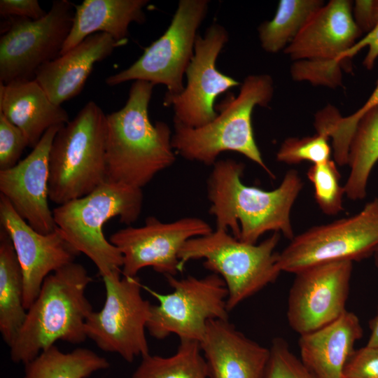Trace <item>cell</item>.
Here are the masks:
<instances>
[{
  "label": "cell",
  "mask_w": 378,
  "mask_h": 378,
  "mask_svg": "<svg viewBox=\"0 0 378 378\" xmlns=\"http://www.w3.org/2000/svg\"><path fill=\"white\" fill-rule=\"evenodd\" d=\"M245 165L233 159L218 160L206 183L209 213L216 229L231 231L239 240L257 244L267 232L295 235L290 220L292 207L303 187L295 169L288 170L280 185L265 190L245 185L241 178Z\"/></svg>",
  "instance_id": "6da1fadb"
},
{
  "label": "cell",
  "mask_w": 378,
  "mask_h": 378,
  "mask_svg": "<svg viewBox=\"0 0 378 378\" xmlns=\"http://www.w3.org/2000/svg\"><path fill=\"white\" fill-rule=\"evenodd\" d=\"M154 86L134 80L125 106L106 115L107 181L142 189L176 160L169 126L149 118Z\"/></svg>",
  "instance_id": "7a4b0ae2"
},
{
  "label": "cell",
  "mask_w": 378,
  "mask_h": 378,
  "mask_svg": "<svg viewBox=\"0 0 378 378\" xmlns=\"http://www.w3.org/2000/svg\"><path fill=\"white\" fill-rule=\"evenodd\" d=\"M85 267L71 262L48 275L9 346L13 363L25 365L57 341L80 344L93 311L85 295L92 282Z\"/></svg>",
  "instance_id": "3957f363"
},
{
  "label": "cell",
  "mask_w": 378,
  "mask_h": 378,
  "mask_svg": "<svg viewBox=\"0 0 378 378\" xmlns=\"http://www.w3.org/2000/svg\"><path fill=\"white\" fill-rule=\"evenodd\" d=\"M274 94V82L268 74L249 75L241 83L238 95L225 104L208 124L189 127L174 123V150L187 160L213 166L225 151L239 153L253 161L272 178L255 142L252 113L256 106H267Z\"/></svg>",
  "instance_id": "277c9868"
},
{
  "label": "cell",
  "mask_w": 378,
  "mask_h": 378,
  "mask_svg": "<svg viewBox=\"0 0 378 378\" xmlns=\"http://www.w3.org/2000/svg\"><path fill=\"white\" fill-rule=\"evenodd\" d=\"M143 202L142 189L106 181L90 194L57 206L52 214L69 244L104 276L121 271L123 264L119 249L104 236V224L118 217L130 226L139 218Z\"/></svg>",
  "instance_id": "5b68a950"
},
{
  "label": "cell",
  "mask_w": 378,
  "mask_h": 378,
  "mask_svg": "<svg viewBox=\"0 0 378 378\" xmlns=\"http://www.w3.org/2000/svg\"><path fill=\"white\" fill-rule=\"evenodd\" d=\"M106 115L88 102L57 132L49 155V199L58 206L106 181Z\"/></svg>",
  "instance_id": "8992f818"
},
{
  "label": "cell",
  "mask_w": 378,
  "mask_h": 378,
  "mask_svg": "<svg viewBox=\"0 0 378 378\" xmlns=\"http://www.w3.org/2000/svg\"><path fill=\"white\" fill-rule=\"evenodd\" d=\"M280 238L281 233L273 232L260 244H248L228 231L216 229L183 245L178 254L180 270L190 260L204 259V267L223 280L230 312L276 280L281 272L275 251Z\"/></svg>",
  "instance_id": "52a82bcc"
},
{
  "label": "cell",
  "mask_w": 378,
  "mask_h": 378,
  "mask_svg": "<svg viewBox=\"0 0 378 378\" xmlns=\"http://www.w3.org/2000/svg\"><path fill=\"white\" fill-rule=\"evenodd\" d=\"M165 278L173 288L171 293L162 294L142 286L159 302L152 304L146 325L153 337L162 340L174 334L180 340L200 343L209 321L228 320V291L219 275L212 273L202 278Z\"/></svg>",
  "instance_id": "ba28073f"
},
{
  "label": "cell",
  "mask_w": 378,
  "mask_h": 378,
  "mask_svg": "<svg viewBox=\"0 0 378 378\" xmlns=\"http://www.w3.org/2000/svg\"><path fill=\"white\" fill-rule=\"evenodd\" d=\"M378 246V197L357 214L314 226L295 236L278 254L281 272L296 274L307 267L337 261H360Z\"/></svg>",
  "instance_id": "9c48e42d"
},
{
  "label": "cell",
  "mask_w": 378,
  "mask_h": 378,
  "mask_svg": "<svg viewBox=\"0 0 378 378\" xmlns=\"http://www.w3.org/2000/svg\"><path fill=\"white\" fill-rule=\"evenodd\" d=\"M106 300L87 318L85 332L102 351L117 354L132 363L149 354L146 336L152 304L141 295L143 284L136 276L115 271L102 276Z\"/></svg>",
  "instance_id": "30bf717a"
},
{
  "label": "cell",
  "mask_w": 378,
  "mask_h": 378,
  "mask_svg": "<svg viewBox=\"0 0 378 378\" xmlns=\"http://www.w3.org/2000/svg\"><path fill=\"white\" fill-rule=\"evenodd\" d=\"M207 0H180L164 33L147 47L128 68L108 76L105 83L114 86L130 80H144L167 87L164 97L179 94L183 76L194 55L197 29L205 19Z\"/></svg>",
  "instance_id": "8fae6325"
},
{
  "label": "cell",
  "mask_w": 378,
  "mask_h": 378,
  "mask_svg": "<svg viewBox=\"0 0 378 378\" xmlns=\"http://www.w3.org/2000/svg\"><path fill=\"white\" fill-rule=\"evenodd\" d=\"M74 14L71 2L56 0L39 20L9 18L0 38V83L33 80L41 66L59 57Z\"/></svg>",
  "instance_id": "7c38bea8"
},
{
  "label": "cell",
  "mask_w": 378,
  "mask_h": 378,
  "mask_svg": "<svg viewBox=\"0 0 378 378\" xmlns=\"http://www.w3.org/2000/svg\"><path fill=\"white\" fill-rule=\"evenodd\" d=\"M212 231L209 223L197 217L162 222L149 216L144 225L120 229L109 241L122 255V275L136 276L141 270L150 267L164 276H176L181 272L178 254L183 245Z\"/></svg>",
  "instance_id": "4fadbf2b"
},
{
  "label": "cell",
  "mask_w": 378,
  "mask_h": 378,
  "mask_svg": "<svg viewBox=\"0 0 378 378\" xmlns=\"http://www.w3.org/2000/svg\"><path fill=\"white\" fill-rule=\"evenodd\" d=\"M228 40L227 31L218 23L211 24L204 36L197 35L183 90L164 98V105L173 108L174 123L193 128L208 124L218 115L214 108L217 97L241 85L216 68L217 58Z\"/></svg>",
  "instance_id": "5bb4252c"
},
{
  "label": "cell",
  "mask_w": 378,
  "mask_h": 378,
  "mask_svg": "<svg viewBox=\"0 0 378 378\" xmlns=\"http://www.w3.org/2000/svg\"><path fill=\"white\" fill-rule=\"evenodd\" d=\"M353 262L337 261L307 267L295 274L289 291L287 319L300 335L318 330L347 310Z\"/></svg>",
  "instance_id": "9a60e30c"
},
{
  "label": "cell",
  "mask_w": 378,
  "mask_h": 378,
  "mask_svg": "<svg viewBox=\"0 0 378 378\" xmlns=\"http://www.w3.org/2000/svg\"><path fill=\"white\" fill-rule=\"evenodd\" d=\"M0 222L10 237L20 265L24 284V306L27 310L37 298L45 279L74 262L80 253L57 228L42 234L32 228L0 195Z\"/></svg>",
  "instance_id": "2e32d148"
},
{
  "label": "cell",
  "mask_w": 378,
  "mask_h": 378,
  "mask_svg": "<svg viewBox=\"0 0 378 378\" xmlns=\"http://www.w3.org/2000/svg\"><path fill=\"white\" fill-rule=\"evenodd\" d=\"M61 126L49 128L24 159L8 169L0 171L1 195L32 228L42 234L57 228L48 205L49 155Z\"/></svg>",
  "instance_id": "e0dca14e"
},
{
  "label": "cell",
  "mask_w": 378,
  "mask_h": 378,
  "mask_svg": "<svg viewBox=\"0 0 378 378\" xmlns=\"http://www.w3.org/2000/svg\"><path fill=\"white\" fill-rule=\"evenodd\" d=\"M349 0H331L318 9L284 49L293 61L332 62L342 66V58L362 33Z\"/></svg>",
  "instance_id": "ac0fdd59"
},
{
  "label": "cell",
  "mask_w": 378,
  "mask_h": 378,
  "mask_svg": "<svg viewBox=\"0 0 378 378\" xmlns=\"http://www.w3.org/2000/svg\"><path fill=\"white\" fill-rule=\"evenodd\" d=\"M200 345L209 378H263L270 348L247 337L228 320L209 321Z\"/></svg>",
  "instance_id": "d6986e66"
},
{
  "label": "cell",
  "mask_w": 378,
  "mask_h": 378,
  "mask_svg": "<svg viewBox=\"0 0 378 378\" xmlns=\"http://www.w3.org/2000/svg\"><path fill=\"white\" fill-rule=\"evenodd\" d=\"M122 44L106 33L90 35L68 52L41 66L34 80L52 102L61 106L80 93L94 64Z\"/></svg>",
  "instance_id": "ffe728a7"
},
{
  "label": "cell",
  "mask_w": 378,
  "mask_h": 378,
  "mask_svg": "<svg viewBox=\"0 0 378 378\" xmlns=\"http://www.w3.org/2000/svg\"><path fill=\"white\" fill-rule=\"evenodd\" d=\"M363 334L358 317L346 311L330 324L300 335V360L316 378H344L346 362Z\"/></svg>",
  "instance_id": "44dd1931"
},
{
  "label": "cell",
  "mask_w": 378,
  "mask_h": 378,
  "mask_svg": "<svg viewBox=\"0 0 378 378\" xmlns=\"http://www.w3.org/2000/svg\"><path fill=\"white\" fill-rule=\"evenodd\" d=\"M0 113L23 132L31 148L49 128L69 121L66 110L52 102L34 79L0 83Z\"/></svg>",
  "instance_id": "7402d4cb"
},
{
  "label": "cell",
  "mask_w": 378,
  "mask_h": 378,
  "mask_svg": "<svg viewBox=\"0 0 378 378\" xmlns=\"http://www.w3.org/2000/svg\"><path fill=\"white\" fill-rule=\"evenodd\" d=\"M148 4V0L83 1L75 6L72 26L60 55L96 33L108 34L125 43L130 24L145 22L144 8Z\"/></svg>",
  "instance_id": "603a6c76"
},
{
  "label": "cell",
  "mask_w": 378,
  "mask_h": 378,
  "mask_svg": "<svg viewBox=\"0 0 378 378\" xmlns=\"http://www.w3.org/2000/svg\"><path fill=\"white\" fill-rule=\"evenodd\" d=\"M27 316L23 276L11 239L0 230V332L8 346L14 341Z\"/></svg>",
  "instance_id": "cb8c5ba5"
},
{
  "label": "cell",
  "mask_w": 378,
  "mask_h": 378,
  "mask_svg": "<svg viewBox=\"0 0 378 378\" xmlns=\"http://www.w3.org/2000/svg\"><path fill=\"white\" fill-rule=\"evenodd\" d=\"M378 162V105L359 119L351 139L347 157L350 171L344 186L345 195L353 201L367 195L368 181Z\"/></svg>",
  "instance_id": "d4e9b609"
},
{
  "label": "cell",
  "mask_w": 378,
  "mask_h": 378,
  "mask_svg": "<svg viewBox=\"0 0 378 378\" xmlns=\"http://www.w3.org/2000/svg\"><path fill=\"white\" fill-rule=\"evenodd\" d=\"M109 367L106 358L89 349L63 352L54 344L24 365L22 378H88Z\"/></svg>",
  "instance_id": "484cf974"
},
{
  "label": "cell",
  "mask_w": 378,
  "mask_h": 378,
  "mask_svg": "<svg viewBox=\"0 0 378 378\" xmlns=\"http://www.w3.org/2000/svg\"><path fill=\"white\" fill-rule=\"evenodd\" d=\"M324 4L322 0L279 1L274 17L258 28L262 48L270 53L284 51Z\"/></svg>",
  "instance_id": "4316f807"
},
{
  "label": "cell",
  "mask_w": 378,
  "mask_h": 378,
  "mask_svg": "<svg viewBox=\"0 0 378 378\" xmlns=\"http://www.w3.org/2000/svg\"><path fill=\"white\" fill-rule=\"evenodd\" d=\"M130 378H209V374L200 343L180 340L170 356L149 354L142 357Z\"/></svg>",
  "instance_id": "83f0119b"
},
{
  "label": "cell",
  "mask_w": 378,
  "mask_h": 378,
  "mask_svg": "<svg viewBox=\"0 0 378 378\" xmlns=\"http://www.w3.org/2000/svg\"><path fill=\"white\" fill-rule=\"evenodd\" d=\"M314 188V198L320 209L326 215H336L343 210L344 186L335 161L312 164L307 172Z\"/></svg>",
  "instance_id": "f1b7e54d"
},
{
  "label": "cell",
  "mask_w": 378,
  "mask_h": 378,
  "mask_svg": "<svg viewBox=\"0 0 378 378\" xmlns=\"http://www.w3.org/2000/svg\"><path fill=\"white\" fill-rule=\"evenodd\" d=\"M329 137L317 132L312 136L289 137L281 144L276 158L278 162L288 164L310 162L313 164L330 160L331 148Z\"/></svg>",
  "instance_id": "f546056e"
},
{
  "label": "cell",
  "mask_w": 378,
  "mask_h": 378,
  "mask_svg": "<svg viewBox=\"0 0 378 378\" xmlns=\"http://www.w3.org/2000/svg\"><path fill=\"white\" fill-rule=\"evenodd\" d=\"M263 378H316L290 351L287 342L275 337Z\"/></svg>",
  "instance_id": "4dcf8cb0"
},
{
  "label": "cell",
  "mask_w": 378,
  "mask_h": 378,
  "mask_svg": "<svg viewBox=\"0 0 378 378\" xmlns=\"http://www.w3.org/2000/svg\"><path fill=\"white\" fill-rule=\"evenodd\" d=\"M27 146L23 132L0 113V171L16 165Z\"/></svg>",
  "instance_id": "1f68e13d"
},
{
  "label": "cell",
  "mask_w": 378,
  "mask_h": 378,
  "mask_svg": "<svg viewBox=\"0 0 378 378\" xmlns=\"http://www.w3.org/2000/svg\"><path fill=\"white\" fill-rule=\"evenodd\" d=\"M344 378H378V346L354 350L345 365Z\"/></svg>",
  "instance_id": "d6a6232c"
},
{
  "label": "cell",
  "mask_w": 378,
  "mask_h": 378,
  "mask_svg": "<svg viewBox=\"0 0 378 378\" xmlns=\"http://www.w3.org/2000/svg\"><path fill=\"white\" fill-rule=\"evenodd\" d=\"M46 13L37 0L0 1V15L4 18L36 20L42 18Z\"/></svg>",
  "instance_id": "836d02e7"
},
{
  "label": "cell",
  "mask_w": 378,
  "mask_h": 378,
  "mask_svg": "<svg viewBox=\"0 0 378 378\" xmlns=\"http://www.w3.org/2000/svg\"><path fill=\"white\" fill-rule=\"evenodd\" d=\"M368 48V52L363 62V66L371 70L378 58V12L377 18L373 29L366 34L363 38L358 40L356 43L347 50L342 56V61L345 62L349 59L353 57L363 48Z\"/></svg>",
  "instance_id": "e575fe53"
},
{
  "label": "cell",
  "mask_w": 378,
  "mask_h": 378,
  "mask_svg": "<svg viewBox=\"0 0 378 378\" xmlns=\"http://www.w3.org/2000/svg\"><path fill=\"white\" fill-rule=\"evenodd\" d=\"M378 12V0H357L352 7L354 21L363 34L370 32L375 25Z\"/></svg>",
  "instance_id": "d590c367"
},
{
  "label": "cell",
  "mask_w": 378,
  "mask_h": 378,
  "mask_svg": "<svg viewBox=\"0 0 378 378\" xmlns=\"http://www.w3.org/2000/svg\"><path fill=\"white\" fill-rule=\"evenodd\" d=\"M378 105V80L376 86L364 104L354 113L348 115L346 119L349 122L356 125L362 115L370 108Z\"/></svg>",
  "instance_id": "8d00e7d4"
},
{
  "label": "cell",
  "mask_w": 378,
  "mask_h": 378,
  "mask_svg": "<svg viewBox=\"0 0 378 378\" xmlns=\"http://www.w3.org/2000/svg\"><path fill=\"white\" fill-rule=\"evenodd\" d=\"M370 334L368 340V346H378V308L376 315L370 322Z\"/></svg>",
  "instance_id": "74e56055"
},
{
  "label": "cell",
  "mask_w": 378,
  "mask_h": 378,
  "mask_svg": "<svg viewBox=\"0 0 378 378\" xmlns=\"http://www.w3.org/2000/svg\"><path fill=\"white\" fill-rule=\"evenodd\" d=\"M373 257H374V264L376 267H378V246L377 247L376 250L374 251L373 253Z\"/></svg>",
  "instance_id": "f35d334b"
}]
</instances>
